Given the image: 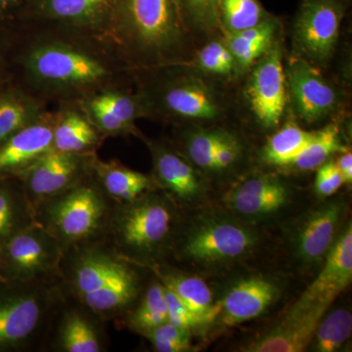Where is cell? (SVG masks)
<instances>
[{"instance_id":"1","label":"cell","mask_w":352,"mask_h":352,"mask_svg":"<svg viewBox=\"0 0 352 352\" xmlns=\"http://www.w3.org/2000/svg\"><path fill=\"white\" fill-rule=\"evenodd\" d=\"M139 265L104 239L65 250L59 267L64 291L105 321L124 320L143 284Z\"/></svg>"},{"instance_id":"2","label":"cell","mask_w":352,"mask_h":352,"mask_svg":"<svg viewBox=\"0 0 352 352\" xmlns=\"http://www.w3.org/2000/svg\"><path fill=\"white\" fill-rule=\"evenodd\" d=\"M76 36H43L32 43L23 56V67L32 87L78 99L112 87L117 69L112 57L101 50L104 44H96L100 38L78 32Z\"/></svg>"},{"instance_id":"3","label":"cell","mask_w":352,"mask_h":352,"mask_svg":"<svg viewBox=\"0 0 352 352\" xmlns=\"http://www.w3.org/2000/svg\"><path fill=\"white\" fill-rule=\"evenodd\" d=\"M176 204L156 189L126 204H116L104 240L120 256L151 268L173 254Z\"/></svg>"},{"instance_id":"4","label":"cell","mask_w":352,"mask_h":352,"mask_svg":"<svg viewBox=\"0 0 352 352\" xmlns=\"http://www.w3.org/2000/svg\"><path fill=\"white\" fill-rule=\"evenodd\" d=\"M63 296L60 277L34 282L0 279V352L44 351Z\"/></svg>"},{"instance_id":"5","label":"cell","mask_w":352,"mask_h":352,"mask_svg":"<svg viewBox=\"0 0 352 352\" xmlns=\"http://www.w3.org/2000/svg\"><path fill=\"white\" fill-rule=\"evenodd\" d=\"M116 201L89 175L34 207L36 222L54 236L63 252L105 238Z\"/></svg>"},{"instance_id":"6","label":"cell","mask_w":352,"mask_h":352,"mask_svg":"<svg viewBox=\"0 0 352 352\" xmlns=\"http://www.w3.org/2000/svg\"><path fill=\"white\" fill-rule=\"evenodd\" d=\"M186 25L176 0H118L115 41L148 61H168L182 50Z\"/></svg>"},{"instance_id":"7","label":"cell","mask_w":352,"mask_h":352,"mask_svg":"<svg viewBox=\"0 0 352 352\" xmlns=\"http://www.w3.org/2000/svg\"><path fill=\"white\" fill-rule=\"evenodd\" d=\"M256 244L258 237L249 227L229 217H208L176 234L173 254L189 263L215 265L243 258Z\"/></svg>"},{"instance_id":"8","label":"cell","mask_w":352,"mask_h":352,"mask_svg":"<svg viewBox=\"0 0 352 352\" xmlns=\"http://www.w3.org/2000/svg\"><path fill=\"white\" fill-rule=\"evenodd\" d=\"M63 250L38 222L25 227L0 247V279L46 281L59 278Z\"/></svg>"},{"instance_id":"9","label":"cell","mask_w":352,"mask_h":352,"mask_svg":"<svg viewBox=\"0 0 352 352\" xmlns=\"http://www.w3.org/2000/svg\"><path fill=\"white\" fill-rule=\"evenodd\" d=\"M106 323L107 321L94 310L64 291L63 298L51 323L44 351H108L110 340Z\"/></svg>"},{"instance_id":"10","label":"cell","mask_w":352,"mask_h":352,"mask_svg":"<svg viewBox=\"0 0 352 352\" xmlns=\"http://www.w3.org/2000/svg\"><path fill=\"white\" fill-rule=\"evenodd\" d=\"M118 0H27L32 17L106 41H115Z\"/></svg>"},{"instance_id":"11","label":"cell","mask_w":352,"mask_h":352,"mask_svg":"<svg viewBox=\"0 0 352 352\" xmlns=\"http://www.w3.org/2000/svg\"><path fill=\"white\" fill-rule=\"evenodd\" d=\"M94 154H72L51 149L20 176L32 205L62 193L91 175Z\"/></svg>"},{"instance_id":"12","label":"cell","mask_w":352,"mask_h":352,"mask_svg":"<svg viewBox=\"0 0 352 352\" xmlns=\"http://www.w3.org/2000/svg\"><path fill=\"white\" fill-rule=\"evenodd\" d=\"M344 8L340 0H305L294 25L296 45L305 56L326 62L340 36Z\"/></svg>"},{"instance_id":"13","label":"cell","mask_w":352,"mask_h":352,"mask_svg":"<svg viewBox=\"0 0 352 352\" xmlns=\"http://www.w3.org/2000/svg\"><path fill=\"white\" fill-rule=\"evenodd\" d=\"M78 107L104 138L138 134L135 120L149 113L145 96L107 87L78 99Z\"/></svg>"},{"instance_id":"14","label":"cell","mask_w":352,"mask_h":352,"mask_svg":"<svg viewBox=\"0 0 352 352\" xmlns=\"http://www.w3.org/2000/svg\"><path fill=\"white\" fill-rule=\"evenodd\" d=\"M248 99L261 126L273 129L279 124L287 101L286 74L279 44H272L256 63L248 85Z\"/></svg>"},{"instance_id":"15","label":"cell","mask_w":352,"mask_h":352,"mask_svg":"<svg viewBox=\"0 0 352 352\" xmlns=\"http://www.w3.org/2000/svg\"><path fill=\"white\" fill-rule=\"evenodd\" d=\"M287 80L296 112L308 124L318 122L335 110L338 95L320 72L303 58H293Z\"/></svg>"},{"instance_id":"16","label":"cell","mask_w":352,"mask_h":352,"mask_svg":"<svg viewBox=\"0 0 352 352\" xmlns=\"http://www.w3.org/2000/svg\"><path fill=\"white\" fill-rule=\"evenodd\" d=\"M56 113L45 112L0 144V177H20L51 149Z\"/></svg>"},{"instance_id":"17","label":"cell","mask_w":352,"mask_h":352,"mask_svg":"<svg viewBox=\"0 0 352 352\" xmlns=\"http://www.w3.org/2000/svg\"><path fill=\"white\" fill-rule=\"evenodd\" d=\"M352 280V227L349 224L336 239L325 258L323 270L294 307H330Z\"/></svg>"},{"instance_id":"18","label":"cell","mask_w":352,"mask_h":352,"mask_svg":"<svg viewBox=\"0 0 352 352\" xmlns=\"http://www.w3.org/2000/svg\"><path fill=\"white\" fill-rule=\"evenodd\" d=\"M157 104L176 119L210 120L221 113L214 92L194 76H178L164 82L157 90Z\"/></svg>"},{"instance_id":"19","label":"cell","mask_w":352,"mask_h":352,"mask_svg":"<svg viewBox=\"0 0 352 352\" xmlns=\"http://www.w3.org/2000/svg\"><path fill=\"white\" fill-rule=\"evenodd\" d=\"M151 153L157 189L164 192L175 204H191L204 193V184L187 157L157 141L146 140Z\"/></svg>"},{"instance_id":"20","label":"cell","mask_w":352,"mask_h":352,"mask_svg":"<svg viewBox=\"0 0 352 352\" xmlns=\"http://www.w3.org/2000/svg\"><path fill=\"white\" fill-rule=\"evenodd\" d=\"M328 307H292L286 316L268 332L242 349L247 352H300L309 346L315 330Z\"/></svg>"},{"instance_id":"21","label":"cell","mask_w":352,"mask_h":352,"mask_svg":"<svg viewBox=\"0 0 352 352\" xmlns=\"http://www.w3.org/2000/svg\"><path fill=\"white\" fill-rule=\"evenodd\" d=\"M342 214L344 206L337 201H329L308 214L293 239L296 258L307 264L325 259L335 243Z\"/></svg>"},{"instance_id":"22","label":"cell","mask_w":352,"mask_h":352,"mask_svg":"<svg viewBox=\"0 0 352 352\" xmlns=\"http://www.w3.org/2000/svg\"><path fill=\"white\" fill-rule=\"evenodd\" d=\"M279 287L273 280L254 276L241 280L219 302L221 322L232 327L258 318L276 300Z\"/></svg>"},{"instance_id":"23","label":"cell","mask_w":352,"mask_h":352,"mask_svg":"<svg viewBox=\"0 0 352 352\" xmlns=\"http://www.w3.org/2000/svg\"><path fill=\"white\" fill-rule=\"evenodd\" d=\"M289 192L281 180L270 175L247 178L226 197L227 206L247 219H263L288 203Z\"/></svg>"},{"instance_id":"24","label":"cell","mask_w":352,"mask_h":352,"mask_svg":"<svg viewBox=\"0 0 352 352\" xmlns=\"http://www.w3.org/2000/svg\"><path fill=\"white\" fill-rule=\"evenodd\" d=\"M150 270L205 324L219 316V302H214L210 287L201 278L183 273L166 263L153 266Z\"/></svg>"},{"instance_id":"25","label":"cell","mask_w":352,"mask_h":352,"mask_svg":"<svg viewBox=\"0 0 352 352\" xmlns=\"http://www.w3.org/2000/svg\"><path fill=\"white\" fill-rule=\"evenodd\" d=\"M92 175L106 194L117 204L136 200L157 189L152 176L131 170L117 161L104 162L96 157Z\"/></svg>"},{"instance_id":"26","label":"cell","mask_w":352,"mask_h":352,"mask_svg":"<svg viewBox=\"0 0 352 352\" xmlns=\"http://www.w3.org/2000/svg\"><path fill=\"white\" fill-rule=\"evenodd\" d=\"M104 139L80 107L56 113L53 149L72 154H94Z\"/></svg>"},{"instance_id":"27","label":"cell","mask_w":352,"mask_h":352,"mask_svg":"<svg viewBox=\"0 0 352 352\" xmlns=\"http://www.w3.org/2000/svg\"><path fill=\"white\" fill-rule=\"evenodd\" d=\"M36 222L34 208L19 177H0V247Z\"/></svg>"},{"instance_id":"28","label":"cell","mask_w":352,"mask_h":352,"mask_svg":"<svg viewBox=\"0 0 352 352\" xmlns=\"http://www.w3.org/2000/svg\"><path fill=\"white\" fill-rule=\"evenodd\" d=\"M153 278L122 321L127 329L141 336L168 320L164 285L155 275Z\"/></svg>"},{"instance_id":"29","label":"cell","mask_w":352,"mask_h":352,"mask_svg":"<svg viewBox=\"0 0 352 352\" xmlns=\"http://www.w3.org/2000/svg\"><path fill=\"white\" fill-rule=\"evenodd\" d=\"M277 27L276 21L270 17L249 29L228 34L226 43L238 69L250 68L267 52L273 44Z\"/></svg>"},{"instance_id":"30","label":"cell","mask_w":352,"mask_h":352,"mask_svg":"<svg viewBox=\"0 0 352 352\" xmlns=\"http://www.w3.org/2000/svg\"><path fill=\"white\" fill-rule=\"evenodd\" d=\"M44 113L43 104L32 95L19 90L0 94V144Z\"/></svg>"},{"instance_id":"31","label":"cell","mask_w":352,"mask_h":352,"mask_svg":"<svg viewBox=\"0 0 352 352\" xmlns=\"http://www.w3.org/2000/svg\"><path fill=\"white\" fill-rule=\"evenodd\" d=\"M314 135V132L288 124L271 136L264 146L263 160L268 164L286 166L305 149Z\"/></svg>"},{"instance_id":"32","label":"cell","mask_w":352,"mask_h":352,"mask_svg":"<svg viewBox=\"0 0 352 352\" xmlns=\"http://www.w3.org/2000/svg\"><path fill=\"white\" fill-rule=\"evenodd\" d=\"M338 152H346V148L340 141L339 129L331 124L315 131L314 138L305 149L286 166L300 171L314 170L326 163L333 153Z\"/></svg>"},{"instance_id":"33","label":"cell","mask_w":352,"mask_h":352,"mask_svg":"<svg viewBox=\"0 0 352 352\" xmlns=\"http://www.w3.org/2000/svg\"><path fill=\"white\" fill-rule=\"evenodd\" d=\"M352 315L344 308H338L322 317L311 342L314 351L333 352L342 346L351 337Z\"/></svg>"},{"instance_id":"34","label":"cell","mask_w":352,"mask_h":352,"mask_svg":"<svg viewBox=\"0 0 352 352\" xmlns=\"http://www.w3.org/2000/svg\"><path fill=\"white\" fill-rule=\"evenodd\" d=\"M219 25L227 34L249 29L270 18L258 0H219Z\"/></svg>"},{"instance_id":"35","label":"cell","mask_w":352,"mask_h":352,"mask_svg":"<svg viewBox=\"0 0 352 352\" xmlns=\"http://www.w3.org/2000/svg\"><path fill=\"white\" fill-rule=\"evenodd\" d=\"M230 134L226 131L190 132L183 141L187 159L203 170L212 171L215 153Z\"/></svg>"},{"instance_id":"36","label":"cell","mask_w":352,"mask_h":352,"mask_svg":"<svg viewBox=\"0 0 352 352\" xmlns=\"http://www.w3.org/2000/svg\"><path fill=\"white\" fill-rule=\"evenodd\" d=\"M185 25L201 32L219 27V0H176Z\"/></svg>"},{"instance_id":"37","label":"cell","mask_w":352,"mask_h":352,"mask_svg":"<svg viewBox=\"0 0 352 352\" xmlns=\"http://www.w3.org/2000/svg\"><path fill=\"white\" fill-rule=\"evenodd\" d=\"M196 65L206 73L219 76H230L238 69L237 63L226 43L214 41L206 44L196 58Z\"/></svg>"},{"instance_id":"38","label":"cell","mask_w":352,"mask_h":352,"mask_svg":"<svg viewBox=\"0 0 352 352\" xmlns=\"http://www.w3.org/2000/svg\"><path fill=\"white\" fill-rule=\"evenodd\" d=\"M143 337L151 342L157 352H185L192 351L191 331L178 327L170 321L153 329Z\"/></svg>"},{"instance_id":"39","label":"cell","mask_w":352,"mask_h":352,"mask_svg":"<svg viewBox=\"0 0 352 352\" xmlns=\"http://www.w3.org/2000/svg\"><path fill=\"white\" fill-rule=\"evenodd\" d=\"M164 296L168 305V321L178 327L191 331L205 325V322L197 316L191 309L180 300V298L164 285Z\"/></svg>"},{"instance_id":"40","label":"cell","mask_w":352,"mask_h":352,"mask_svg":"<svg viewBox=\"0 0 352 352\" xmlns=\"http://www.w3.org/2000/svg\"><path fill=\"white\" fill-rule=\"evenodd\" d=\"M344 184V178L335 162H326L319 166L315 180V190L320 196L333 195Z\"/></svg>"},{"instance_id":"41","label":"cell","mask_w":352,"mask_h":352,"mask_svg":"<svg viewBox=\"0 0 352 352\" xmlns=\"http://www.w3.org/2000/svg\"><path fill=\"white\" fill-rule=\"evenodd\" d=\"M241 153L242 148L239 141L230 134L215 153L212 171H222L231 168L239 161Z\"/></svg>"},{"instance_id":"42","label":"cell","mask_w":352,"mask_h":352,"mask_svg":"<svg viewBox=\"0 0 352 352\" xmlns=\"http://www.w3.org/2000/svg\"><path fill=\"white\" fill-rule=\"evenodd\" d=\"M338 170L344 178V184H351L352 182V154L351 152H344L342 156L335 162Z\"/></svg>"},{"instance_id":"43","label":"cell","mask_w":352,"mask_h":352,"mask_svg":"<svg viewBox=\"0 0 352 352\" xmlns=\"http://www.w3.org/2000/svg\"><path fill=\"white\" fill-rule=\"evenodd\" d=\"M27 0H0V13H9L25 7Z\"/></svg>"}]
</instances>
